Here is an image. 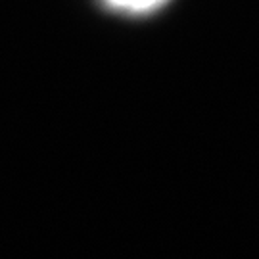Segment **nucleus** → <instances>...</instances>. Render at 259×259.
<instances>
[{
  "label": "nucleus",
  "instance_id": "1",
  "mask_svg": "<svg viewBox=\"0 0 259 259\" xmlns=\"http://www.w3.org/2000/svg\"><path fill=\"white\" fill-rule=\"evenodd\" d=\"M111 10H117L123 14H152L159 10L167 0H104Z\"/></svg>",
  "mask_w": 259,
  "mask_h": 259
}]
</instances>
